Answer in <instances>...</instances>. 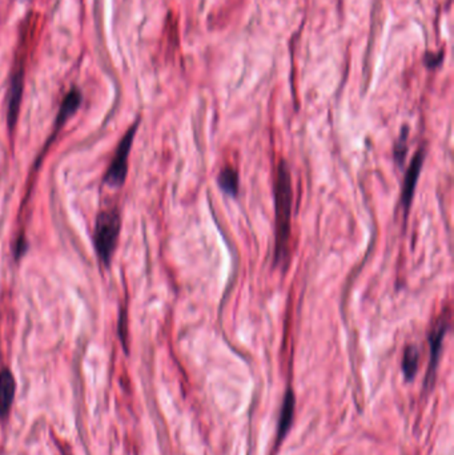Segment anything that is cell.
Instances as JSON below:
<instances>
[{"label": "cell", "mask_w": 454, "mask_h": 455, "mask_svg": "<svg viewBox=\"0 0 454 455\" xmlns=\"http://www.w3.org/2000/svg\"><path fill=\"white\" fill-rule=\"evenodd\" d=\"M293 414H295V396L291 390H288V393L285 394L281 415H280V421H279V437L280 438H283L285 434L288 433L292 421H293Z\"/></svg>", "instance_id": "9"}, {"label": "cell", "mask_w": 454, "mask_h": 455, "mask_svg": "<svg viewBox=\"0 0 454 455\" xmlns=\"http://www.w3.org/2000/svg\"><path fill=\"white\" fill-rule=\"evenodd\" d=\"M219 188L229 196H236L239 193V175L232 167L224 168L217 178Z\"/></svg>", "instance_id": "10"}, {"label": "cell", "mask_w": 454, "mask_h": 455, "mask_svg": "<svg viewBox=\"0 0 454 455\" xmlns=\"http://www.w3.org/2000/svg\"><path fill=\"white\" fill-rule=\"evenodd\" d=\"M274 212H276V236H274V264H284L291 255V234H292V205L293 189L288 164L284 159L280 160L274 176Z\"/></svg>", "instance_id": "1"}, {"label": "cell", "mask_w": 454, "mask_h": 455, "mask_svg": "<svg viewBox=\"0 0 454 455\" xmlns=\"http://www.w3.org/2000/svg\"><path fill=\"white\" fill-rule=\"evenodd\" d=\"M419 364H420V350L414 345H410L405 349L404 358H402V372L405 377L413 379L417 373Z\"/></svg>", "instance_id": "11"}, {"label": "cell", "mask_w": 454, "mask_h": 455, "mask_svg": "<svg viewBox=\"0 0 454 455\" xmlns=\"http://www.w3.org/2000/svg\"><path fill=\"white\" fill-rule=\"evenodd\" d=\"M407 139H408V128L405 127L401 137L398 139L397 144L395 146V159H396L398 166H402V163L405 160V156H407V151H408Z\"/></svg>", "instance_id": "12"}, {"label": "cell", "mask_w": 454, "mask_h": 455, "mask_svg": "<svg viewBox=\"0 0 454 455\" xmlns=\"http://www.w3.org/2000/svg\"><path fill=\"white\" fill-rule=\"evenodd\" d=\"M122 229V217L117 208H110L100 212L95 222L93 244L96 253L105 267L111 264L117 240Z\"/></svg>", "instance_id": "2"}, {"label": "cell", "mask_w": 454, "mask_h": 455, "mask_svg": "<svg viewBox=\"0 0 454 455\" xmlns=\"http://www.w3.org/2000/svg\"><path fill=\"white\" fill-rule=\"evenodd\" d=\"M24 88V71L23 68H18L12 74L11 84H10V91H8V125L10 128H13L15 124L18 122V116L21 111V104H22V96H23Z\"/></svg>", "instance_id": "6"}, {"label": "cell", "mask_w": 454, "mask_h": 455, "mask_svg": "<svg viewBox=\"0 0 454 455\" xmlns=\"http://www.w3.org/2000/svg\"><path fill=\"white\" fill-rule=\"evenodd\" d=\"M450 322V311L446 309L443 314L438 317V320L434 323L429 335V344H431V365H429V373L428 377H431L433 370L437 367V362L440 359L441 350H443V338L445 334L449 329Z\"/></svg>", "instance_id": "5"}, {"label": "cell", "mask_w": 454, "mask_h": 455, "mask_svg": "<svg viewBox=\"0 0 454 455\" xmlns=\"http://www.w3.org/2000/svg\"><path fill=\"white\" fill-rule=\"evenodd\" d=\"M424 159H425V151H424V148H421L413 157L408 171H407L405 178H404V185H402V192H401V204L407 213L410 208L413 195H414V189H416L417 181L420 178L421 169L424 166Z\"/></svg>", "instance_id": "4"}, {"label": "cell", "mask_w": 454, "mask_h": 455, "mask_svg": "<svg viewBox=\"0 0 454 455\" xmlns=\"http://www.w3.org/2000/svg\"><path fill=\"white\" fill-rule=\"evenodd\" d=\"M83 100L81 92L78 88H72L66 98L62 101V105L57 112V120H55V132H57L64 122L69 120V117L79 110L80 104Z\"/></svg>", "instance_id": "8"}, {"label": "cell", "mask_w": 454, "mask_h": 455, "mask_svg": "<svg viewBox=\"0 0 454 455\" xmlns=\"http://www.w3.org/2000/svg\"><path fill=\"white\" fill-rule=\"evenodd\" d=\"M137 127H139V122H135L127 131L124 137L119 143L115 157L111 161V166L108 168L105 178H104V183L108 187H122L124 184L127 173H128V157H129V152H131V148L134 144Z\"/></svg>", "instance_id": "3"}, {"label": "cell", "mask_w": 454, "mask_h": 455, "mask_svg": "<svg viewBox=\"0 0 454 455\" xmlns=\"http://www.w3.org/2000/svg\"><path fill=\"white\" fill-rule=\"evenodd\" d=\"M16 384L8 369L0 370V417H6L15 398Z\"/></svg>", "instance_id": "7"}]
</instances>
